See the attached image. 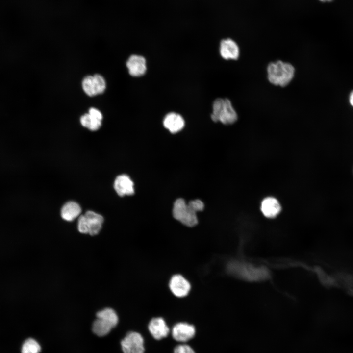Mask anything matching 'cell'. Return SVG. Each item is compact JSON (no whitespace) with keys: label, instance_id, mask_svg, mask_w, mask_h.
I'll list each match as a JSON object with an SVG mask.
<instances>
[{"label":"cell","instance_id":"cell-1","mask_svg":"<svg viewBox=\"0 0 353 353\" xmlns=\"http://www.w3.org/2000/svg\"><path fill=\"white\" fill-rule=\"evenodd\" d=\"M227 268L230 274L248 281L264 280L269 277L270 275L267 268L263 266H256L239 261H230Z\"/></svg>","mask_w":353,"mask_h":353},{"label":"cell","instance_id":"cell-2","mask_svg":"<svg viewBox=\"0 0 353 353\" xmlns=\"http://www.w3.org/2000/svg\"><path fill=\"white\" fill-rule=\"evenodd\" d=\"M269 81L275 85L284 87L292 80L295 68L290 63L278 60L270 63L267 68Z\"/></svg>","mask_w":353,"mask_h":353},{"label":"cell","instance_id":"cell-3","mask_svg":"<svg viewBox=\"0 0 353 353\" xmlns=\"http://www.w3.org/2000/svg\"><path fill=\"white\" fill-rule=\"evenodd\" d=\"M212 108L211 118L214 122L219 121L223 124L230 125L238 119L236 112L227 99H216L213 103Z\"/></svg>","mask_w":353,"mask_h":353},{"label":"cell","instance_id":"cell-4","mask_svg":"<svg viewBox=\"0 0 353 353\" xmlns=\"http://www.w3.org/2000/svg\"><path fill=\"white\" fill-rule=\"evenodd\" d=\"M96 316L97 318L93 322L92 331L99 336H103L109 333L118 322L116 313L110 308L99 311Z\"/></svg>","mask_w":353,"mask_h":353},{"label":"cell","instance_id":"cell-5","mask_svg":"<svg viewBox=\"0 0 353 353\" xmlns=\"http://www.w3.org/2000/svg\"><path fill=\"white\" fill-rule=\"evenodd\" d=\"M197 211L181 198L176 200L173 208L174 217L187 227H194L198 223Z\"/></svg>","mask_w":353,"mask_h":353},{"label":"cell","instance_id":"cell-6","mask_svg":"<svg viewBox=\"0 0 353 353\" xmlns=\"http://www.w3.org/2000/svg\"><path fill=\"white\" fill-rule=\"evenodd\" d=\"M121 345L124 353H144L145 351L143 337L137 332L127 333L121 341Z\"/></svg>","mask_w":353,"mask_h":353},{"label":"cell","instance_id":"cell-7","mask_svg":"<svg viewBox=\"0 0 353 353\" xmlns=\"http://www.w3.org/2000/svg\"><path fill=\"white\" fill-rule=\"evenodd\" d=\"M82 88L85 93L89 96H93L102 93L106 88L104 78L99 74L93 76H88L84 78L82 82Z\"/></svg>","mask_w":353,"mask_h":353},{"label":"cell","instance_id":"cell-8","mask_svg":"<svg viewBox=\"0 0 353 353\" xmlns=\"http://www.w3.org/2000/svg\"><path fill=\"white\" fill-rule=\"evenodd\" d=\"M195 334L196 328L194 326L186 322L176 323L172 329V335L174 339L182 343L192 339Z\"/></svg>","mask_w":353,"mask_h":353},{"label":"cell","instance_id":"cell-9","mask_svg":"<svg viewBox=\"0 0 353 353\" xmlns=\"http://www.w3.org/2000/svg\"><path fill=\"white\" fill-rule=\"evenodd\" d=\"M169 286L173 294L178 298L186 296L191 289L190 282L180 274H176L171 277Z\"/></svg>","mask_w":353,"mask_h":353},{"label":"cell","instance_id":"cell-10","mask_svg":"<svg viewBox=\"0 0 353 353\" xmlns=\"http://www.w3.org/2000/svg\"><path fill=\"white\" fill-rule=\"evenodd\" d=\"M148 330L156 340H161L166 337L170 332L168 325L162 317L153 318L149 322Z\"/></svg>","mask_w":353,"mask_h":353},{"label":"cell","instance_id":"cell-11","mask_svg":"<svg viewBox=\"0 0 353 353\" xmlns=\"http://www.w3.org/2000/svg\"><path fill=\"white\" fill-rule=\"evenodd\" d=\"M84 215L87 233L95 235L99 233L102 227L103 218L92 211H87Z\"/></svg>","mask_w":353,"mask_h":353},{"label":"cell","instance_id":"cell-12","mask_svg":"<svg viewBox=\"0 0 353 353\" xmlns=\"http://www.w3.org/2000/svg\"><path fill=\"white\" fill-rule=\"evenodd\" d=\"M220 52L225 59L236 60L239 56V48L237 43L232 39L227 38L220 42Z\"/></svg>","mask_w":353,"mask_h":353},{"label":"cell","instance_id":"cell-13","mask_svg":"<svg viewBox=\"0 0 353 353\" xmlns=\"http://www.w3.org/2000/svg\"><path fill=\"white\" fill-rule=\"evenodd\" d=\"M145 58L140 55H132L126 62V65L129 74L133 76H140L146 71Z\"/></svg>","mask_w":353,"mask_h":353},{"label":"cell","instance_id":"cell-14","mask_svg":"<svg viewBox=\"0 0 353 353\" xmlns=\"http://www.w3.org/2000/svg\"><path fill=\"white\" fill-rule=\"evenodd\" d=\"M134 183L126 175L118 176L115 180L114 187L117 193L120 196L131 195L134 194Z\"/></svg>","mask_w":353,"mask_h":353},{"label":"cell","instance_id":"cell-15","mask_svg":"<svg viewBox=\"0 0 353 353\" xmlns=\"http://www.w3.org/2000/svg\"><path fill=\"white\" fill-rule=\"evenodd\" d=\"M163 126L172 133L180 131L184 126L185 122L182 117L176 113L167 114L163 120Z\"/></svg>","mask_w":353,"mask_h":353},{"label":"cell","instance_id":"cell-16","mask_svg":"<svg viewBox=\"0 0 353 353\" xmlns=\"http://www.w3.org/2000/svg\"><path fill=\"white\" fill-rule=\"evenodd\" d=\"M260 209L266 217L273 218L280 213L281 208L276 199L273 197H267L262 201Z\"/></svg>","mask_w":353,"mask_h":353},{"label":"cell","instance_id":"cell-17","mask_svg":"<svg viewBox=\"0 0 353 353\" xmlns=\"http://www.w3.org/2000/svg\"><path fill=\"white\" fill-rule=\"evenodd\" d=\"M102 115L97 111H90L82 116L80 121L82 126L90 130L95 131L101 126Z\"/></svg>","mask_w":353,"mask_h":353},{"label":"cell","instance_id":"cell-18","mask_svg":"<svg viewBox=\"0 0 353 353\" xmlns=\"http://www.w3.org/2000/svg\"><path fill=\"white\" fill-rule=\"evenodd\" d=\"M81 212L79 205L74 202L66 203L61 210L62 218L67 221H72L77 217Z\"/></svg>","mask_w":353,"mask_h":353},{"label":"cell","instance_id":"cell-19","mask_svg":"<svg viewBox=\"0 0 353 353\" xmlns=\"http://www.w3.org/2000/svg\"><path fill=\"white\" fill-rule=\"evenodd\" d=\"M41 348L39 343L32 338H29L24 341L22 345L21 353H39Z\"/></svg>","mask_w":353,"mask_h":353},{"label":"cell","instance_id":"cell-20","mask_svg":"<svg viewBox=\"0 0 353 353\" xmlns=\"http://www.w3.org/2000/svg\"><path fill=\"white\" fill-rule=\"evenodd\" d=\"M174 353H196L193 349L187 344H182L176 346Z\"/></svg>","mask_w":353,"mask_h":353},{"label":"cell","instance_id":"cell-21","mask_svg":"<svg viewBox=\"0 0 353 353\" xmlns=\"http://www.w3.org/2000/svg\"><path fill=\"white\" fill-rule=\"evenodd\" d=\"M350 102L351 104L353 106V91L351 93L350 96Z\"/></svg>","mask_w":353,"mask_h":353},{"label":"cell","instance_id":"cell-22","mask_svg":"<svg viewBox=\"0 0 353 353\" xmlns=\"http://www.w3.org/2000/svg\"><path fill=\"white\" fill-rule=\"evenodd\" d=\"M319 0L321 1H322V2H325V1H328V2H329V1H332L333 0Z\"/></svg>","mask_w":353,"mask_h":353}]
</instances>
